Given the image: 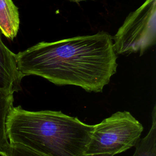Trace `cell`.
I'll use <instances>...</instances> for the list:
<instances>
[{
	"label": "cell",
	"mask_w": 156,
	"mask_h": 156,
	"mask_svg": "<svg viewBox=\"0 0 156 156\" xmlns=\"http://www.w3.org/2000/svg\"><path fill=\"white\" fill-rule=\"evenodd\" d=\"M2 156H46L18 143L8 142L0 149Z\"/></svg>",
	"instance_id": "cell-9"
},
{
	"label": "cell",
	"mask_w": 156,
	"mask_h": 156,
	"mask_svg": "<svg viewBox=\"0 0 156 156\" xmlns=\"http://www.w3.org/2000/svg\"><path fill=\"white\" fill-rule=\"evenodd\" d=\"M13 94L0 90V149L9 142L5 122L9 112L13 107Z\"/></svg>",
	"instance_id": "cell-8"
},
{
	"label": "cell",
	"mask_w": 156,
	"mask_h": 156,
	"mask_svg": "<svg viewBox=\"0 0 156 156\" xmlns=\"http://www.w3.org/2000/svg\"><path fill=\"white\" fill-rule=\"evenodd\" d=\"M116 54L140 55L155 44L156 0H146L131 12L112 38Z\"/></svg>",
	"instance_id": "cell-4"
},
{
	"label": "cell",
	"mask_w": 156,
	"mask_h": 156,
	"mask_svg": "<svg viewBox=\"0 0 156 156\" xmlns=\"http://www.w3.org/2000/svg\"><path fill=\"white\" fill-rule=\"evenodd\" d=\"M143 126L129 112H117L94 125L85 155H114L135 146Z\"/></svg>",
	"instance_id": "cell-3"
},
{
	"label": "cell",
	"mask_w": 156,
	"mask_h": 156,
	"mask_svg": "<svg viewBox=\"0 0 156 156\" xmlns=\"http://www.w3.org/2000/svg\"><path fill=\"white\" fill-rule=\"evenodd\" d=\"M71 1H73V2H79L80 1H85V0H69Z\"/></svg>",
	"instance_id": "cell-11"
},
{
	"label": "cell",
	"mask_w": 156,
	"mask_h": 156,
	"mask_svg": "<svg viewBox=\"0 0 156 156\" xmlns=\"http://www.w3.org/2000/svg\"><path fill=\"white\" fill-rule=\"evenodd\" d=\"M20 27L18 7L12 0H0V30L10 40L16 36Z\"/></svg>",
	"instance_id": "cell-6"
},
{
	"label": "cell",
	"mask_w": 156,
	"mask_h": 156,
	"mask_svg": "<svg viewBox=\"0 0 156 156\" xmlns=\"http://www.w3.org/2000/svg\"><path fill=\"white\" fill-rule=\"evenodd\" d=\"M135 151L132 156H156V107L152 113V124L147 134L139 138L135 145Z\"/></svg>",
	"instance_id": "cell-7"
},
{
	"label": "cell",
	"mask_w": 156,
	"mask_h": 156,
	"mask_svg": "<svg viewBox=\"0 0 156 156\" xmlns=\"http://www.w3.org/2000/svg\"><path fill=\"white\" fill-rule=\"evenodd\" d=\"M94 125L61 111H29L13 107L7 116L9 142L46 156H85Z\"/></svg>",
	"instance_id": "cell-2"
},
{
	"label": "cell",
	"mask_w": 156,
	"mask_h": 156,
	"mask_svg": "<svg viewBox=\"0 0 156 156\" xmlns=\"http://www.w3.org/2000/svg\"><path fill=\"white\" fill-rule=\"evenodd\" d=\"M23 78L18 69L16 55L4 44L0 30V90L13 94L21 90Z\"/></svg>",
	"instance_id": "cell-5"
},
{
	"label": "cell",
	"mask_w": 156,
	"mask_h": 156,
	"mask_svg": "<svg viewBox=\"0 0 156 156\" xmlns=\"http://www.w3.org/2000/svg\"><path fill=\"white\" fill-rule=\"evenodd\" d=\"M85 156H113L110 154H94V155H87Z\"/></svg>",
	"instance_id": "cell-10"
},
{
	"label": "cell",
	"mask_w": 156,
	"mask_h": 156,
	"mask_svg": "<svg viewBox=\"0 0 156 156\" xmlns=\"http://www.w3.org/2000/svg\"><path fill=\"white\" fill-rule=\"evenodd\" d=\"M16 55L23 77L40 76L57 85L78 86L88 92H102L118 66L112 37L105 32L41 41Z\"/></svg>",
	"instance_id": "cell-1"
}]
</instances>
